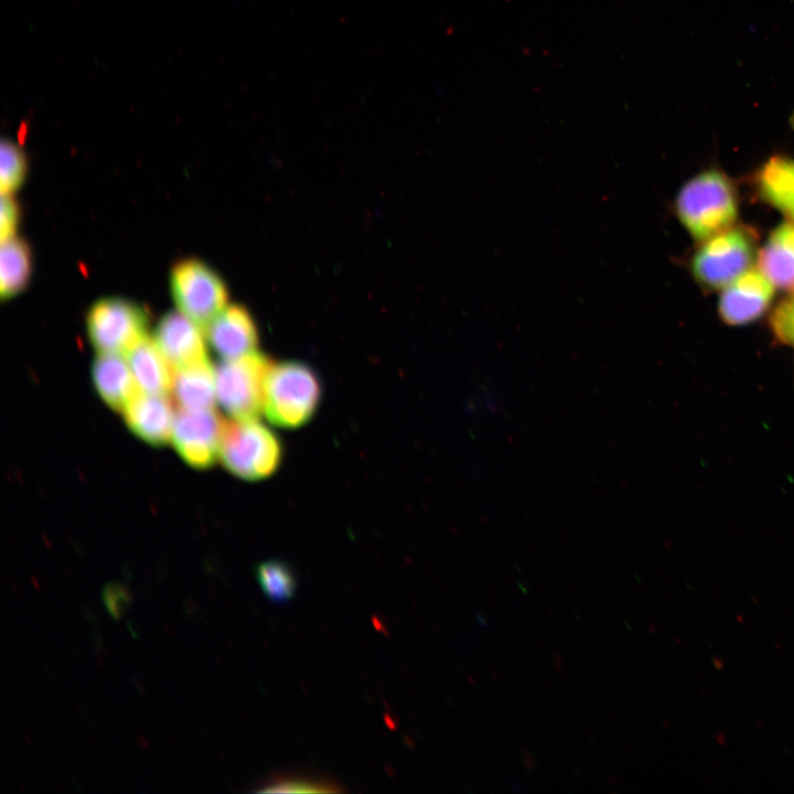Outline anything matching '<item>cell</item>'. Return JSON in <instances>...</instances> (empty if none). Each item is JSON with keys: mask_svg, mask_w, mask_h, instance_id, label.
I'll return each mask as SVG.
<instances>
[{"mask_svg": "<svg viewBox=\"0 0 794 794\" xmlns=\"http://www.w3.org/2000/svg\"><path fill=\"white\" fill-rule=\"evenodd\" d=\"M675 208L682 224L698 240L729 227L737 216V202L729 180L717 170L705 171L680 189Z\"/></svg>", "mask_w": 794, "mask_h": 794, "instance_id": "6da1fadb", "label": "cell"}, {"mask_svg": "<svg viewBox=\"0 0 794 794\" xmlns=\"http://www.w3.org/2000/svg\"><path fill=\"white\" fill-rule=\"evenodd\" d=\"M321 387L315 373L298 362L270 364L265 378L264 412L280 427L296 428L315 412Z\"/></svg>", "mask_w": 794, "mask_h": 794, "instance_id": "7a4b0ae2", "label": "cell"}, {"mask_svg": "<svg viewBox=\"0 0 794 794\" xmlns=\"http://www.w3.org/2000/svg\"><path fill=\"white\" fill-rule=\"evenodd\" d=\"M218 457L233 474L259 480L279 466L281 446L272 431L256 419H234L225 422Z\"/></svg>", "mask_w": 794, "mask_h": 794, "instance_id": "3957f363", "label": "cell"}, {"mask_svg": "<svg viewBox=\"0 0 794 794\" xmlns=\"http://www.w3.org/2000/svg\"><path fill=\"white\" fill-rule=\"evenodd\" d=\"M270 364L266 356L254 352L223 360L214 367L217 400L234 419H256L264 411L265 378Z\"/></svg>", "mask_w": 794, "mask_h": 794, "instance_id": "277c9868", "label": "cell"}, {"mask_svg": "<svg viewBox=\"0 0 794 794\" xmlns=\"http://www.w3.org/2000/svg\"><path fill=\"white\" fill-rule=\"evenodd\" d=\"M148 322L147 309L117 297L96 301L86 316L88 337L98 353L127 354L147 334Z\"/></svg>", "mask_w": 794, "mask_h": 794, "instance_id": "5b68a950", "label": "cell"}, {"mask_svg": "<svg viewBox=\"0 0 794 794\" xmlns=\"http://www.w3.org/2000/svg\"><path fill=\"white\" fill-rule=\"evenodd\" d=\"M170 289L178 310L203 329L227 305L225 283L198 259H183L172 267Z\"/></svg>", "mask_w": 794, "mask_h": 794, "instance_id": "8992f818", "label": "cell"}, {"mask_svg": "<svg viewBox=\"0 0 794 794\" xmlns=\"http://www.w3.org/2000/svg\"><path fill=\"white\" fill-rule=\"evenodd\" d=\"M753 238L741 227L716 234L693 258L696 279L708 288L728 286L741 276L753 259Z\"/></svg>", "mask_w": 794, "mask_h": 794, "instance_id": "52a82bcc", "label": "cell"}, {"mask_svg": "<svg viewBox=\"0 0 794 794\" xmlns=\"http://www.w3.org/2000/svg\"><path fill=\"white\" fill-rule=\"evenodd\" d=\"M758 184L768 203L794 222V160L770 159L759 172ZM771 325L777 339L794 348V294L775 309Z\"/></svg>", "mask_w": 794, "mask_h": 794, "instance_id": "ba28073f", "label": "cell"}, {"mask_svg": "<svg viewBox=\"0 0 794 794\" xmlns=\"http://www.w3.org/2000/svg\"><path fill=\"white\" fill-rule=\"evenodd\" d=\"M225 422L215 409H180L174 418L172 442L187 464L208 468L219 455Z\"/></svg>", "mask_w": 794, "mask_h": 794, "instance_id": "9c48e42d", "label": "cell"}, {"mask_svg": "<svg viewBox=\"0 0 794 794\" xmlns=\"http://www.w3.org/2000/svg\"><path fill=\"white\" fill-rule=\"evenodd\" d=\"M204 336L200 324L176 310L162 315L153 339L175 371L207 358Z\"/></svg>", "mask_w": 794, "mask_h": 794, "instance_id": "30bf717a", "label": "cell"}, {"mask_svg": "<svg viewBox=\"0 0 794 794\" xmlns=\"http://www.w3.org/2000/svg\"><path fill=\"white\" fill-rule=\"evenodd\" d=\"M772 297V282L761 270L751 269L739 276L723 291L719 312L728 324H745L766 310Z\"/></svg>", "mask_w": 794, "mask_h": 794, "instance_id": "8fae6325", "label": "cell"}, {"mask_svg": "<svg viewBox=\"0 0 794 794\" xmlns=\"http://www.w3.org/2000/svg\"><path fill=\"white\" fill-rule=\"evenodd\" d=\"M205 337L223 360H234L256 352L257 330L248 311L226 305L205 326Z\"/></svg>", "mask_w": 794, "mask_h": 794, "instance_id": "7c38bea8", "label": "cell"}, {"mask_svg": "<svg viewBox=\"0 0 794 794\" xmlns=\"http://www.w3.org/2000/svg\"><path fill=\"white\" fill-rule=\"evenodd\" d=\"M172 400L165 395L139 391L126 406V423L143 441L157 447L172 440L175 414Z\"/></svg>", "mask_w": 794, "mask_h": 794, "instance_id": "4fadbf2b", "label": "cell"}, {"mask_svg": "<svg viewBox=\"0 0 794 794\" xmlns=\"http://www.w3.org/2000/svg\"><path fill=\"white\" fill-rule=\"evenodd\" d=\"M92 377L99 396L117 411H124L140 391L122 354L98 353L92 364Z\"/></svg>", "mask_w": 794, "mask_h": 794, "instance_id": "5bb4252c", "label": "cell"}, {"mask_svg": "<svg viewBox=\"0 0 794 794\" xmlns=\"http://www.w3.org/2000/svg\"><path fill=\"white\" fill-rule=\"evenodd\" d=\"M127 360L139 389L147 394L168 395L172 390L174 369L154 339L146 334L127 353Z\"/></svg>", "mask_w": 794, "mask_h": 794, "instance_id": "9a60e30c", "label": "cell"}, {"mask_svg": "<svg viewBox=\"0 0 794 794\" xmlns=\"http://www.w3.org/2000/svg\"><path fill=\"white\" fill-rule=\"evenodd\" d=\"M171 394L180 409H214L217 400L215 373L208 358L175 369Z\"/></svg>", "mask_w": 794, "mask_h": 794, "instance_id": "2e32d148", "label": "cell"}, {"mask_svg": "<svg viewBox=\"0 0 794 794\" xmlns=\"http://www.w3.org/2000/svg\"><path fill=\"white\" fill-rule=\"evenodd\" d=\"M760 270L777 288L794 293V222L781 224L759 256Z\"/></svg>", "mask_w": 794, "mask_h": 794, "instance_id": "e0dca14e", "label": "cell"}, {"mask_svg": "<svg viewBox=\"0 0 794 794\" xmlns=\"http://www.w3.org/2000/svg\"><path fill=\"white\" fill-rule=\"evenodd\" d=\"M32 271V257L28 243L15 234L1 239L0 294L10 298L23 290Z\"/></svg>", "mask_w": 794, "mask_h": 794, "instance_id": "ac0fdd59", "label": "cell"}, {"mask_svg": "<svg viewBox=\"0 0 794 794\" xmlns=\"http://www.w3.org/2000/svg\"><path fill=\"white\" fill-rule=\"evenodd\" d=\"M256 578L265 596L272 602L290 601L297 592L296 575L291 567L281 560L271 559L258 565Z\"/></svg>", "mask_w": 794, "mask_h": 794, "instance_id": "d6986e66", "label": "cell"}, {"mask_svg": "<svg viewBox=\"0 0 794 794\" xmlns=\"http://www.w3.org/2000/svg\"><path fill=\"white\" fill-rule=\"evenodd\" d=\"M26 173V157L13 140L3 138L0 146L1 193H12L23 182Z\"/></svg>", "mask_w": 794, "mask_h": 794, "instance_id": "ffe728a7", "label": "cell"}, {"mask_svg": "<svg viewBox=\"0 0 794 794\" xmlns=\"http://www.w3.org/2000/svg\"><path fill=\"white\" fill-rule=\"evenodd\" d=\"M341 791L328 780L303 776H276L259 790L265 793H332Z\"/></svg>", "mask_w": 794, "mask_h": 794, "instance_id": "44dd1931", "label": "cell"}, {"mask_svg": "<svg viewBox=\"0 0 794 794\" xmlns=\"http://www.w3.org/2000/svg\"><path fill=\"white\" fill-rule=\"evenodd\" d=\"M0 238L15 234L19 222V206L12 193H1Z\"/></svg>", "mask_w": 794, "mask_h": 794, "instance_id": "7402d4cb", "label": "cell"}, {"mask_svg": "<svg viewBox=\"0 0 794 794\" xmlns=\"http://www.w3.org/2000/svg\"><path fill=\"white\" fill-rule=\"evenodd\" d=\"M103 598L107 609L115 618H119L124 613L130 599L125 588L117 583L106 586Z\"/></svg>", "mask_w": 794, "mask_h": 794, "instance_id": "603a6c76", "label": "cell"}, {"mask_svg": "<svg viewBox=\"0 0 794 794\" xmlns=\"http://www.w3.org/2000/svg\"><path fill=\"white\" fill-rule=\"evenodd\" d=\"M792 124H793V126H794V116H793V119H792Z\"/></svg>", "mask_w": 794, "mask_h": 794, "instance_id": "cb8c5ba5", "label": "cell"}]
</instances>
